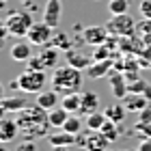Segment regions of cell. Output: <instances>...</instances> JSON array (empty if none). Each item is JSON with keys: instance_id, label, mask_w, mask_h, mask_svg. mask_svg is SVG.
<instances>
[{"instance_id": "7bdbcfd3", "label": "cell", "mask_w": 151, "mask_h": 151, "mask_svg": "<svg viewBox=\"0 0 151 151\" xmlns=\"http://www.w3.org/2000/svg\"><path fill=\"white\" fill-rule=\"evenodd\" d=\"M123 151H138V149H123Z\"/></svg>"}, {"instance_id": "5b68a950", "label": "cell", "mask_w": 151, "mask_h": 151, "mask_svg": "<svg viewBox=\"0 0 151 151\" xmlns=\"http://www.w3.org/2000/svg\"><path fill=\"white\" fill-rule=\"evenodd\" d=\"M106 28L114 37H132V35H136V22H134V17L129 15V13L112 15L106 22Z\"/></svg>"}, {"instance_id": "30bf717a", "label": "cell", "mask_w": 151, "mask_h": 151, "mask_svg": "<svg viewBox=\"0 0 151 151\" xmlns=\"http://www.w3.org/2000/svg\"><path fill=\"white\" fill-rule=\"evenodd\" d=\"M121 104L125 106L127 112H136L138 114L140 110H145L147 106H151V101L145 97V95H140V93H127L125 97L121 99Z\"/></svg>"}, {"instance_id": "7402d4cb", "label": "cell", "mask_w": 151, "mask_h": 151, "mask_svg": "<svg viewBox=\"0 0 151 151\" xmlns=\"http://www.w3.org/2000/svg\"><path fill=\"white\" fill-rule=\"evenodd\" d=\"M104 114H106V119L108 121H114V123H123V119H125V114H127V110H125V106L123 104H110L104 110Z\"/></svg>"}, {"instance_id": "4fadbf2b", "label": "cell", "mask_w": 151, "mask_h": 151, "mask_svg": "<svg viewBox=\"0 0 151 151\" xmlns=\"http://www.w3.org/2000/svg\"><path fill=\"white\" fill-rule=\"evenodd\" d=\"M110 140L106 138L99 129H88V136H86V151H106Z\"/></svg>"}, {"instance_id": "6da1fadb", "label": "cell", "mask_w": 151, "mask_h": 151, "mask_svg": "<svg viewBox=\"0 0 151 151\" xmlns=\"http://www.w3.org/2000/svg\"><path fill=\"white\" fill-rule=\"evenodd\" d=\"M17 127H19V136L24 140H37L41 136H47V127H52L50 123V112L45 108L37 106H26L24 110H19L17 116Z\"/></svg>"}, {"instance_id": "44dd1931", "label": "cell", "mask_w": 151, "mask_h": 151, "mask_svg": "<svg viewBox=\"0 0 151 151\" xmlns=\"http://www.w3.org/2000/svg\"><path fill=\"white\" fill-rule=\"evenodd\" d=\"M97 108H99L97 93H93V91H84L82 93V112L84 114H93V112H97Z\"/></svg>"}, {"instance_id": "7c38bea8", "label": "cell", "mask_w": 151, "mask_h": 151, "mask_svg": "<svg viewBox=\"0 0 151 151\" xmlns=\"http://www.w3.org/2000/svg\"><path fill=\"white\" fill-rule=\"evenodd\" d=\"M11 60H15V63H28V58H32V47H30V41H15V43L11 45Z\"/></svg>"}, {"instance_id": "b9f144b4", "label": "cell", "mask_w": 151, "mask_h": 151, "mask_svg": "<svg viewBox=\"0 0 151 151\" xmlns=\"http://www.w3.org/2000/svg\"><path fill=\"white\" fill-rule=\"evenodd\" d=\"M0 151H9V149H6V147H0Z\"/></svg>"}, {"instance_id": "d590c367", "label": "cell", "mask_w": 151, "mask_h": 151, "mask_svg": "<svg viewBox=\"0 0 151 151\" xmlns=\"http://www.w3.org/2000/svg\"><path fill=\"white\" fill-rule=\"evenodd\" d=\"M138 121L140 123H151V106H147L145 110L138 112Z\"/></svg>"}, {"instance_id": "ffe728a7", "label": "cell", "mask_w": 151, "mask_h": 151, "mask_svg": "<svg viewBox=\"0 0 151 151\" xmlns=\"http://www.w3.org/2000/svg\"><path fill=\"white\" fill-rule=\"evenodd\" d=\"M60 106L65 108L69 114H76V112H82V95L78 93H71V95H63L60 99Z\"/></svg>"}, {"instance_id": "ab89813d", "label": "cell", "mask_w": 151, "mask_h": 151, "mask_svg": "<svg viewBox=\"0 0 151 151\" xmlns=\"http://www.w3.org/2000/svg\"><path fill=\"white\" fill-rule=\"evenodd\" d=\"M52 151H69V147H52Z\"/></svg>"}, {"instance_id": "8fae6325", "label": "cell", "mask_w": 151, "mask_h": 151, "mask_svg": "<svg viewBox=\"0 0 151 151\" xmlns=\"http://www.w3.org/2000/svg\"><path fill=\"white\" fill-rule=\"evenodd\" d=\"M112 67H114V58H108V60H93V63L88 65V69H86V78L99 80V78H104V76L110 73Z\"/></svg>"}, {"instance_id": "ee69618b", "label": "cell", "mask_w": 151, "mask_h": 151, "mask_svg": "<svg viewBox=\"0 0 151 151\" xmlns=\"http://www.w3.org/2000/svg\"><path fill=\"white\" fill-rule=\"evenodd\" d=\"M106 151H119V149H110V147H108V149H106Z\"/></svg>"}, {"instance_id": "d6986e66", "label": "cell", "mask_w": 151, "mask_h": 151, "mask_svg": "<svg viewBox=\"0 0 151 151\" xmlns=\"http://www.w3.org/2000/svg\"><path fill=\"white\" fill-rule=\"evenodd\" d=\"M37 56L41 58V63H43L45 69H52V67H56L58 63V56H60V50H56V47H52V45H43V50H41Z\"/></svg>"}, {"instance_id": "836d02e7", "label": "cell", "mask_w": 151, "mask_h": 151, "mask_svg": "<svg viewBox=\"0 0 151 151\" xmlns=\"http://www.w3.org/2000/svg\"><path fill=\"white\" fill-rule=\"evenodd\" d=\"M86 136H88V127H84L82 132H78V134H76V147L84 149V147H86Z\"/></svg>"}, {"instance_id": "484cf974", "label": "cell", "mask_w": 151, "mask_h": 151, "mask_svg": "<svg viewBox=\"0 0 151 151\" xmlns=\"http://www.w3.org/2000/svg\"><path fill=\"white\" fill-rule=\"evenodd\" d=\"M136 35H138L147 45H151V19L142 17L138 24H136Z\"/></svg>"}, {"instance_id": "8992f818", "label": "cell", "mask_w": 151, "mask_h": 151, "mask_svg": "<svg viewBox=\"0 0 151 151\" xmlns=\"http://www.w3.org/2000/svg\"><path fill=\"white\" fill-rule=\"evenodd\" d=\"M26 39H28L30 43H35V45H47L50 39H52V26H47L45 22H35L30 26Z\"/></svg>"}, {"instance_id": "74e56055", "label": "cell", "mask_w": 151, "mask_h": 151, "mask_svg": "<svg viewBox=\"0 0 151 151\" xmlns=\"http://www.w3.org/2000/svg\"><path fill=\"white\" fill-rule=\"evenodd\" d=\"M17 151H37L35 145H32V140H24V145H19Z\"/></svg>"}, {"instance_id": "f546056e", "label": "cell", "mask_w": 151, "mask_h": 151, "mask_svg": "<svg viewBox=\"0 0 151 151\" xmlns=\"http://www.w3.org/2000/svg\"><path fill=\"white\" fill-rule=\"evenodd\" d=\"M149 86V82L147 80H142V78H138V80H134V82H127V93H145V88Z\"/></svg>"}, {"instance_id": "1f68e13d", "label": "cell", "mask_w": 151, "mask_h": 151, "mask_svg": "<svg viewBox=\"0 0 151 151\" xmlns=\"http://www.w3.org/2000/svg\"><path fill=\"white\" fill-rule=\"evenodd\" d=\"M136 134H140L142 136V138H149V136H151V123H136Z\"/></svg>"}, {"instance_id": "7a4b0ae2", "label": "cell", "mask_w": 151, "mask_h": 151, "mask_svg": "<svg viewBox=\"0 0 151 151\" xmlns=\"http://www.w3.org/2000/svg\"><path fill=\"white\" fill-rule=\"evenodd\" d=\"M82 76L80 69L71 67L69 63L63 65V67H54V73H52V88L63 95H71V93H78L82 88Z\"/></svg>"}, {"instance_id": "4316f807", "label": "cell", "mask_w": 151, "mask_h": 151, "mask_svg": "<svg viewBox=\"0 0 151 151\" xmlns=\"http://www.w3.org/2000/svg\"><path fill=\"white\" fill-rule=\"evenodd\" d=\"M129 9V0H108V11L112 15H123Z\"/></svg>"}, {"instance_id": "3957f363", "label": "cell", "mask_w": 151, "mask_h": 151, "mask_svg": "<svg viewBox=\"0 0 151 151\" xmlns=\"http://www.w3.org/2000/svg\"><path fill=\"white\" fill-rule=\"evenodd\" d=\"M2 24L6 26L9 35L22 39V37L28 35V30H30V26L35 24V19L30 17L28 11H13V13H9V15H6V19H4Z\"/></svg>"}, {"instance_id": "4dcf8cb0", "label": "cell", "mask_w": 151, "mask_h": 151, "mask_svg": "<svg viewBox=\"0 0 151 151\" xmlns=\"http://www.w3.org/2000/svg\"><path fill=\"white\" fill-rule=\"evenodd\" d=\"M138 60L142 67H151V45H145V50L138 54Z\"/></svg>"}, {"instance_id": "d4e9b609", "label": "cell", "mask_w": 151, "mask_h": 151, "mask_svg": "<svg viewBox=\"0 0 151 151\" xmlns=\"http://www.w3.org/2000/svg\"><path fill=\"white\" fill-rule=\"evenodd\" d=\"M67 119H69V112H67L63 106H60V108L56 106L54 110H50V123H52V127H63Z\"/></svg>"}, {"instance_id": "f35d334b", "label": "cell", "mask_w": 151, "mask_h": 151, "mask_svg": "<svg viewBox=\"0 0 151 151\" xmlns=\"http://www.w3.org/2000/svg\"><path fill=\"white\" fill-rule=\"evenodd\" d=\"M142 95H145V97H147V99L151 101V84H149V86L145 88V93H142Z\"/></svg>"}, {"instance_id": "d6a6232c", "label": "cell", "mask_w": 151, "mask_h": 151, "mask_svg": "<svg viewBox=\"0 0 151 151\" xmlns=\"http://www.w3.org/2000/svg\"><path fill=\"white\" fill-rule=\"evenodd\" d=\"M138 11H140V15H142V17L151 19V0H140Z\"/></svg>"}, {"instance_id": "83f0119b", "label": "cell", "mask_w": 151, "mask_h": 151, "mask_svg": "<svg viewBox=\"0 0 151 151\" xmlns=\"http://www.w3.org/2000/svg\"><path fill=\"white\" fill-rule=\"evenodd\" d=\"M104 123H106V114H104V112L86 114V127H88V129H101Z\"/></svg>"}, {"instance_id": "ac0fdd59", "label": "cell", "mask_w": 151, "mask_h": 151, "mask_svg": "<svg viewBox=\"0 0 151 151\" xmlns=\"http://www.w3.org/2000/svg\"><path fill=\"white\" fill-rule=\"evenodd\" d=\"M47 142L52 147H76V134L69 132H58V134H47Z\"/></svg>"}, {"instance_id": "9c48e42d", "label": "cell", "mask_w": 151, "mask_h": 151, "mask_svg": "<svg viewBox=\"0 0 151 151\" xmlns=\"http://www.w3.org/2000/svg\"><path fill=\"white\" fill-rule=\"evenodd\" d=\"M60 13H63V0H47L43 9V22L52 28H56L60 22Z\"/></svg>"}, {"instance_id": "2e32d148", "label": "cell", "mask_w": 151, "mask_h": 151, "mask_svg": "<svg viewBox=\"0 0 151 151\" xmlns=\"http://www.w3.org/2000/svg\"><path fill=\"white\" fill-rule=\"evenodd\" d=\"M65 54H67V63L71 67H76V69H80V71H86L88 65L93 63V56H86V54H82L78 50H69Z\"/></svg>"}, {"instance_id": "f1b7e54d", "label": "cell", "mask_w": 151, "mask_h": 151, "mask_svg": "<svg viewBox=\"0 0 151 151\" xmlns=\"http://www.w3.org/2000/svg\"><path fill=\"white\" fill-rule=\"evenodd\" d=\"M60 129H65V132H69V134H78V132L84 129V125H82V121L76 114H69V119L65 121V125L60 127Z\"/></svg>"}, {"instance_id": "52a82bcc", "label": "cell", "mask_w": 151, "mask_h": 151, "mask_svg": "<svg viewBox=\"0 0 151 151\" xmlns=\"http://www.w3.org/2000/svg\"><path fill=\"white\" fill-rule=\"evenodd\" d=\"M108 37H110V32H108L106 26H88V28L82 30V41L88 45H93V47H97V45H104Z\"/></svg>"}, {"instance_id": "5bb4252c", "label": "cell", "mask_w": 151, "mask_h": 151, "mask_svg": "<svg viewBox=\"0 0 151 151\" xmlns=\"http://www.w3.org/2000/svg\"><path fill=\"white\" fill-rule=\"evenodd\" d=\"M28 106V101H26L24 95H13V97H2L0 101V108H2V112H19L24 110V108Z\"/></svg>"}, {"instance_id": "60d3db41", "label": "cell", "mask_w": 151, "mask_h": 151, "mask_svg": "<svg viewBox=\"0 0 151 151\" xmlns=\"http://www.w3.org/2000/svg\"><path fill=\"white\" fill-rule=\"evenodd\" d=\"M22 2H24V4H30V2H32V0H22Z\"/></svg>"}, {"instance_id": "e0dca14e", "label": "cell", "mask_w": 151, "mask_h": 151, "mask_svg": "<svg viewBox=\"0 0 151 151\" xmlns=\"http://www.w3.org/2000/svg\"><path fill=\"white\" fill-rule=\"evenodd\" d=\"M58 101H60V99H58V91H54V88L37 93V104H39L41 108H45L47 112L54 110V108L58 106Z\"/></svg>"}, {"instance_id": "ba28073f", "label": "cell", "mask_w": 151, "mask_h": 151, "mask_svg": "<svg viewBox=\"0 0 151 151\" xmlns=\"http://www.w3.org/2000/svg\"><path fill=\"white\" fill-rule=\"evenodd\" d=\"M108 82H110V88H112V95L116 99H123L127 95V78L123 71H116L112 67V71L108 73Z\"/></svg>"}, {"instance_id": "cb8c5ba5", "label": "cell", "mask_w": 151, "mask_h": 151, "mask_svg": "<svg viewBox=\"0 0 151 151\" xmlns=\"http://www.w3.org/2000/svg\"><path fill=\"white\" fill-rule=\"evenodd\" d=\"M99 132L104 134L110 142H114V140H119V136H121V127H119V123H114V121H108V119H106V123L101 125Z\"/></svg>"}, {"instance_id": "9a60e30c", "label": "cell", "mask_w": 151, "mask_h": 151, "mask_svg": "<svg viewBox=\"0 0 151 151\" xmlns=\"http://www.w3.org/2000/svg\"><path fill=\"white\" fill-rule=\"evenodd\" d=\"M19 136V127H17V121L13 119H2L0 121V140L2 142H11Z\"/></svg>"}, {"instance_id": "8d00e7d4", "label": "cell", "mask_w": 151, "mask_h": 151, "mask_svg": "<svg viewBox=\"0 0 151 151\" xmlns=\"http://www.w3.org/2000/svg\"><path fill=\"white\" fill-rule=\"evenodd\" d=\"M138 151H151V136H149V138H142V140H140Z\"/></svg>"}, {"instance_id": "e575fe53", "label": "cell", "mask_w": 151, "mask_h": 151, "mask_svg": "<svg viewBox=\"0 0 151 151\" xmlns=\"http://www.w3.org/2000/svg\"><path fill=\"white\" fill-rule=\"evenodd\" d=\"M26 69H35V71H45V67H43V63H41V58L39 56H35V58H28V67Z\"/></svg>"}, {"instance_id": "603a6c76", "label": "cell", "mask_w": 151, "mask_h": 151, "mask_svg": "<svg viewBox=\"0 0 151 151\" xmlns=\"http://www.w3.org/2000/svg\"><path fill=\"white\" fill-rule=\"evenodd\" d=\"M50 45L56 47V50H60V52H69L71 50V39H69L67 32H54Z\"/></svg>"}, {"instance_id": "277c9868", "label": "cell", "mask_w": 151, "mask_h": 151, "mask_svg": "<svg viewBox=\"0 0 151 151\" xmlns=\"http://www.w3.org/2000/svg\"><path fill=\"white\" fill-rule=\"evenodd\" d=\"M47 84V76L45 71H35V69H26L19 73L17 78V86L24 93H41Z\"/></svg>"}]
</instances>
